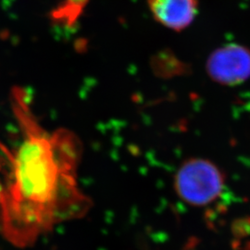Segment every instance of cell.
<instances>
[{
	"label": "cell",
	"mask_w": 250,
	"mask_h": 250,
	"mask_svg": "<svg viewBox=\"0 0 250 250\" xmlns=\"http://www.w3.org/2000/svg\"><path fill=\"white\" fill-rule=\"evenodd\" d=\"M12 106L21 138L12 149H4L0 230L11 244L25 248L57 224L84 216L92 202L77 181L82 153L77 135L64 128L46 131L23 90L14 89Z\"/></svg>",
	"instance_id": "cell-1"
},
{
	"label": "cell",
	"mask_w": 250,
	"mask_h": 250,
	"mask_svg": "<svg viewBox=\"0 0 250 250\" xmlns=\"http://www.w3.org/2000/svg\"><path fill=\"white\" fill-rule=\"evenodd\" d=\"M224 186L222 172L210 161L192 159L179 169L176 192L185 202L195 207L208 205L220 197Z\"/></svg>",
	"instance_id": "cell-2"
},
{
	"label": "cell",
	"mask_w": 250,
	"mask_h": 250,
	"mask_svg": "<svg viewBox=\"0 0 250 250\" xmlns=\"http://www.w3.org/2000/svg\"><path fill=\"white\" fill-rule=\"evenodd\" d=\"M206 72L211 80L225 86L241 84L250 79V48L229 43L208 55Z\"/></svg>",
	"instance_id": "cell-3"
},
{
	"label": "cell",
	"mask_w": 250,
	"mask_h": 250,
	"mask_svg": "<svg viewBox=\"0 0 250 250\" xmlns=\"http://www.w3.org/2000/svg\"><path fill=\"white\" fill-rule=\"evenodd\" d=\"M154 20L174 32L191 26L198 14V0H147Z\"/></svg>",
	"instance_id": "cell-4"
},
{
	"label": "cell",
	"mask_w": 250,
	"mask_h": 250,
	"mask_svg": "<svg viewBox=\"0 0 250 250\" xmlns=\"http://www.w3.org/2000/svg\"><path fill=\"white\" fill-rule=\"evenodd\" d=\"M86 0H66L54 13V17L61 22L70 24L78 17L81 9L85 5Z\"/></svg>",
	"instance_id": "cell-5"
}]
</instances>
